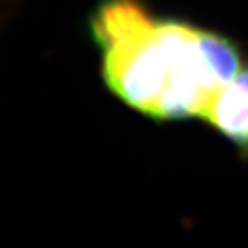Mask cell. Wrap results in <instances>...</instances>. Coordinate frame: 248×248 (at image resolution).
<instances>
[{"label":"cell","instance_id":"6da1fadb","mask_svg":"<svg viewBox=\"0 0 248 248\" xmlns=\"http://www.w3.org/2000/svg\"><path fill=\"white\" fill-rule=\"evenodd\" d=\"M89 28L110 94L160 123L202 119L247 62L231 37L157 16L143 0H99Z\"/></svg>","mask_w":248,"mask_h":248},{"label":"cell","instance_id":"7a4b0ae2","mask_svg":"<svg viewBox=\"0 0 248 248\" xmlns=\"http://www.w3.org/2000/svg\"><path fill=\"white\" fill-rule=\"evenodd\" d=\"M202 120L248 160V61L214 97Z\"/></svg>","mask_w":248,"mask_h":248}]
</instances>
